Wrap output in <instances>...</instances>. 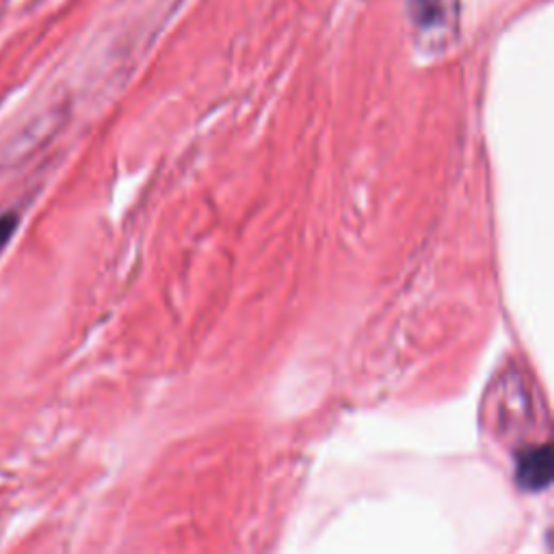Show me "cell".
Here are the masks:
<instances>
[{"label": "cell", "instance_id": "1", "mask_svg": "<svg viewBox=\"0 0 554 554\" xmlns=\"http://www.w3.org/2000/svg\"><path fill=\"white\" fill-rule=\"evenodd\" d=\"M552 477V453L550 446L544 444L539 448H531L524 453L518 464V483L526 490H542L550 483Z\"/></svg>", "mask_w": 554, "mask_h": 554}, {"label": "cell", "instance_id": "2", "mask_svg": "<svg viewBox=\"0 0 554 554\" xmlns=\"http://www.w3.org/2000/svg\"><path fill=\"white\" fill-rule=\"evenodd\" d=\"M448 0H407V13L414 22L418 31H438L448 29V20H451V13H448Z\"/></svg>", "mask_w": 554, "mask_h": 554}, {"label": "cell", "instance_id": "3", "mask_svg": "<svg viewBox=\"0 0 554 554\" xmlns=\"http://www.w3.org/2000/svg\"><path fill=\"white\" fill-rule=\"evenodd\" d=\"M18 226H20V215L13 213V210H9V213H3L0 215V252L9 245V241L13 239V234L18 232Z\"/></svg>", "mask_w": 554, "mask_h": 554}]
</instances>
